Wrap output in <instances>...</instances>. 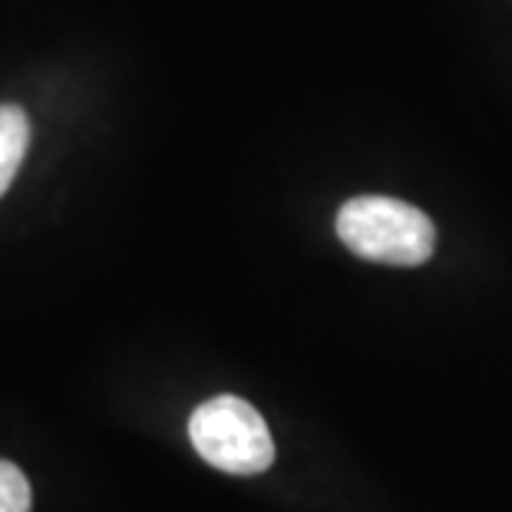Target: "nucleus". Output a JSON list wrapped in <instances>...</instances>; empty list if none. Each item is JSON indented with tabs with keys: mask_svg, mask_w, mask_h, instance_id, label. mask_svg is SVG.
<instances>
[{
	"mask_svg": "<svg viewBox=\"0 0 512 512\" xmlns=\"http://www.w3.org/2000/svg\"><path fill=\"white\" fill-rule=\"evenodd\" d=\"M30 509H34L30 479L17 463L0 460V512H30Z\"/></svg>",
	"mask_w": 512,
	"mask_h": 512,
	"instance_id": "nucleus-4",
	"label": "nucleus"
},
{
	"mask_svg": "<svg viewBox=\"0 0 512 512\" xmlns=\"http://www.w3.org/2000/svg\"><path fill=\"white\" fill-rule=\"evenodd\" d=\"M189 440L205 463L222 473L255 476L275 463V440L265 417L242 397L205 400L189 417Z\"/></svg>",
	"mask_w": 512,
	"mask_h": 512,
	"instance_id": "nucleus-2",
	"label": "nucleus"
},
{
	"mask_svg": "<svg viewBox=\"0 0 512 512\" xmlns=\"http://www.w3.org/2000/svg\"><path fill=\"white\" fill-rule=\"evenodd\" d=\"M30 116L14 103H0V195L17 179V169L24 166V156L30 149Z\"/></svg>",
	"mask_w": 512,
	"mask_h": 512,
	"instance_id": "nucleus-3",
	"label": "nucleus"
},
{
	"mask_svg": "<svg viewBox=\"0 0 512 512\" xmlns=\"http://www.w3.org/2000/svg\"><path fill=\"white\" fill-rule=\"evenodd\" d=\"M337 238L354 255L394 268H417L437 252V228L417 205L390 195H357L337 212Z\"/></svg>",
	"mask_w": 512,
	"mask_h": 512,
	"instance_id": "nucleus-1",
	"label": "nucleus"
}]
</instances>
